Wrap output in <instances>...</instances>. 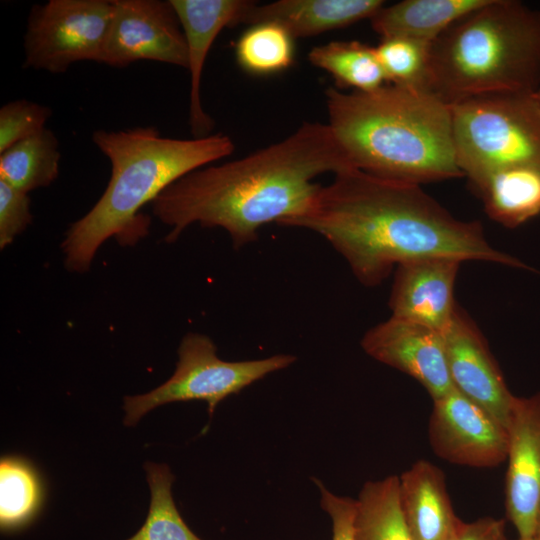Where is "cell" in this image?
Wrapping results in <instances>:
<instances>
[{
	"mask_svg": "<svg viewBox=\"0 0 540 540\" xmlns=\"http://www.w3.org/2000/svg\"><path fill=\"white\" fill-rule=\"evenodd\" d=\"M361 347L373 359L414 378L432 400L454 388L440 331L391 316L364 334Z\"/></svg>",
	"mask_w": 540,
	"mask_h": 540,
	"instance_id": "13",
	"label": "cell"
},
{
	"mask_svg": "<svg viewBox=\"0 0 540 540\" xmlns=\"http://www.w3.org/2000/svg\"><path fill=\"white\" fill-rule=\"evenodd\" d=\"M431 43L393 37L375 47L386 81L397 86L429 90Z\"/></svg>",
	"mask_w": 540,
	"mask_h": 540,
	"instance_id": "26",
	"label": "cell"
},
{
	"mask_svg": "<svg viewBox=\"0 0 540 540\" xmlns=\"http://www.w3.org/2000/svg\"><path fill=\"white\" fill-rule=\"evenodd\" d=\"M457 164L472 186L496 171L540 168V109L533 93H495L451 105Z\"/></svg>",
	"mask_w": 540,
	"mask_h": 540,
	"instance_id": "6",
	"label": "cell"
},
{
	"mask_svg": "<svg viewBox=\"0 0 540 540\" xmlns=\"http://www.w3.org/2000/svg\"><path fill=\"white\" fill-rule=\"evenodd\" d=\"M535 535H540V509H539L538 518H537V526H536V534Z\"/></svg>",
	"mask_w": 540,
	"mask_h": 540,
	"instance_id": "32",
	"label": "cell"
},
{
	"mask_svg": "<svg viewBox=\"0 0 540 540\" xmlns=\"http://www.w3.org/2000/svg\"><path fill=\"white\" fill-rule=\"evenodd\" d=\"M442 335L454 388L486 410L507 429L516 396L507 387L478 327L457 306Z\"/></svg>",
	"mask_w": 540,
	"mask_h": 540,
	"instance_id": "12",
	"label": "cell"
},
{
	"mask_svg": "<svg viewBox=\"0 0 540 540\" xmlns=\"http://www.w3.org/2000/svg\"><path fill=\"white\" fill-rule=\"evenodd\" d=\"M507 431L506 515L518 538H530L540 509V391L515 397Z\"/></svg>",
	"mask_w": 540,
	"mask_h": 540,
	"instance_id": "11",
	"label": "cell"
},
{
	"mask_svg": "<svg viewBox=\"0 0 540 540\" xmlns=\"http://www.w3.org/2000/svg\"><path fill=\"white\" fill-rule=\"evenodd\" d=\"M295 361L292 354L225 361L217 356V347L209 336L189 332L180 342L172 376L147 393L124 397L123 423L132 427L157 407L192 400L206 402L211 417L224 399Z\"/></svg>",
	"mask_w": 540,
	"mask_h": 540,
	"instance_id": "7",
	"label": "cell"
},
{
	"mask_svg": "<svg viewBox=\"0 0 540 540\" xmlns=\"http://www.w3.org/2000/svg\"><path fill=\"white\" fill-rule=\"evenodd\" d=\"M186 45L190 74L189 125L194 138L211 134L213 119L201 104L200 85L208 52L225 27L240 24L247 9L254 3L246 0H170Z\"/></svg>",
	"mask_w": 540,
	"mask_h": 540,
	"instance_id": "15",
	"label": "cell"
},
{
	"mask_svg": "<svg viewBox=\"0 0 540 540\" xmlns=\"http://www.w3.org/2000/svg\"><path fill=\"white\" fill-rule=\"evenodd\" d=\"M354 168L329 124L304 123L285 139L243 158L196 169L165 188L153 214L175 242L193 223L219 227L239 249L258 230L302 214L319 190L313 179Z\"/></svg>",
	"mask_w": 540,
	"mask_h": 540,
	"instance_id": "2",
	"label": "cell"
},
{
	"mask_svg": "<svg viewBox=\"0 0 540 540\" xmlns=\"http://www.w3.org/2000/svg\"><path fill=\"white\" fill-rule=\"evenodd\" d=\"M384 6L381 0H280L247 9L240 24L276 23L293 38L311 37L370 19Z\"/></svg>",
	"mask_w": 540,
	"mask_h": 540,
	"instance_id": "17",
	"label": "cell"
},
{
	"mask_svg": "<svg viewBox=\"0 0 540 540\" xmlns=\"http://www.w3.org/2000/svg\"><path fill=\"white\" fill-rule=\"evenodd\" d=\"M150 503L144 524L126 540H202L185 523L172 495L174 475L165 463L144 464Z\"/></svg>",
	"mask_w": 540,
	"mask_h": 540,
	"instance_id": "23",
	"label": "cell"
},
{
	"mask_svg": "<svg viewBox=\"0 0 540 540\" xmlns=\"http://www.w3.org/2000/svg\"><path fill=\"white\" fill-rule=\"evenodd\" d=\"M113 16L112 0L34 5L24 34V66L59 74L79 61L101 63Z\"/></svg>",
	"mask_w": 540,
	"mask_h": 540,
	"instance_id": "8",
	"label": "cell"
},
{
	"mask_svg": "<svg viewBox=\"0 0 540 540\" xmlns=\"http://www.w3.org/2000/svg\"><path fill=\"white\" fill-rule=\"evenodd\" d=\"M92 141L110 161L111 177L61 243L65 268L76 273L89 270L97 250L111 237L122 246L136 244L148 234L149 218L139 214L144 205L181 177L234 151L233 141L222 133L174 139L162 137L154 126L99 129Z\"/></svg>",
	"mask_w": 540,
	"mask_h": 540,
	"instance_id": "4",
	"label": "cell"
},
{
	"mask_svg": "<svg viewBox=\"0 0 540 540\" xmlns=\"http://www.w3.org/2000/svg\"><path fill=\"white\" fill-rule=\"evenodd\" d=\"M308 60L331 74L340 87L371 91L387 82L375 47L359 41H332L316 46L308 53Z\"/></svg>",
	"mask_w": 540,
	"mask_h": 540,
	"instance_id": "22",
	"label": "cell"
},
{
	"mask_svg": "<svg viewBox=\"0 0 540 540\" xmlns=\"http://www.w3.org/2000/svg\"><path fill=\"white\" fill-rule=\"evenodd\" d=\"M329 126L352 166L421 185L462 177L451 105L430 91L385 84L371 91H325Z\"/></svg>",
	"mask_w": 540,
	"mask_h": 540,
	"instance_id": "3",
	"label": "cell"
},
{
	"mask_svg": "<svg viewBox=\"0 0 540 540\" xmlns=\"http://www.w3.org/2000/svg\"><path fill=\"white\" fill-rule=\"evenodd\" d=\"M30 197L0 180V248L9 246L32 221Z\"/></svg>",
	"mask_w": 540,
	"mask_h": 540,
	"instance_id": "28",
	"label": "cell"
},
{
	"mask_svg": "<svg viewBox=\"0 0 540 540\" xmlns=\"http://www.w3.org/2000/svg\"><path fill=\"white\" fill-rule=\"evenodd\" d=\"M60 159L56 135L44 128L0 153V180L26 193L47 187L58 177Z\"/></svg>",
	"mask_w": 540,
	"mask_h": 540,
	"instance_id": "21",
	"label": "cell"
},
{
	"mask_svg": "<svg viewBox=\"0 0 540 540\" xmlns=\"http://www.w3.org/2000/svg\"><path fill=\"white\" fill-rule=\"evenodd\" d=\"M114 16L101 63L125 68L151 60L187 69V45L170 0H112Z\"/></svg>",
	"mask_w": 540,
	"mask_h": 540,
	"instance_id": "9",
	"label": "cell"
},
{
	"mask_svg": "<svg viewBox=\"0 0 540 540\" xmlns=\"http://www.w3.org/2000/svg\"><path fill=\"white\" fill-rule=\"evenodd\" d=\"M517 540H540V535H535L530 538H518Z\"/></svg>",
	"mask_w": 540,
	"mask_h": 540,
	"instance_id": "33",
	"label": "cell"
},
{
	"mask_svg": "<svg viewBox=\"0 0 540 540\" xmlns=\"http://www.w3.org/2000/svg\"><path fill=\"white\" fill-rule=\"evenodd\" d=\"M428 435L434 453L452 464L491 468L507 459V429L455 388L433 399Z\"/></svg>",
	"mask_w": 540,
	"mask_h": 540,
	"instance_id": "10",
	"label": "cell"
},
{
	"mask_svg": "<svg viewBox=\"0 0 540 540\" xmlns=\"http://www.w3.org/2000/svg\"><path fill=\"white\" fill-rule=\"evenodd\" d=\"M455 540H507L505 520L490 516L478 518L466 523Z\"/></svg>",
	"mask_w": 540,
	"mask_h": 540,
	"instance_id": "30",
	"label": "cell"
},
{
	"mask_svg": "<svg viewBox=\"0 0 540 540\" xmlns=\"http://www.w3.org/2000/svg\"><path fill=\"white\" fill-rule=\"evenodd\" d=\"M473 187L481 196L486 213L508 228H515L540 213L539 167L502 169Z\"/></svg>",
	"mask_w": 540,
	"mask_h": 540,
	"instance_id": "19",
	"label": "cell"
},
{
	"mask_svg": "<svg viewBox=\"0 0 540 540\" xmlns=\"http://www.w3.org/2000/svg\"><path fill=\"white\" fill-rule=\"evenodd\" d=\"M533 97L540 109V87L533 93Z\"/></svg>",
	"mask_w": 540,
	"mask_h": 540,
	"instance_id": "31",
	"label": "cell"
},
{
	"mask_svg": "<svg viewBox=\"0 0 540 540\" xmlns=\"http://www.w3.org/2000/svg\"><path fill=\"white\" fill-rule=\"evenodd\" d=\"M281 225L321 235L368 287L379 285L397 265L426 257L529 269L495 249L479 222L455 218L419 184L357 168L335 174L330 184L320 186L302 214Z\"/></svg>",
	"mask_w": 540,
	"mask_h": 540,
	"instance_id": "1",
	"label": "cell"
},
{
	"mask_svg": "<svg viewBox=\"0 0 540 540\" xmlns=\"http://www.w3.org/2000/svg\"><path fill=\"white\" fill-rule=\"evenodd\" d=\"M540 87V10L487 0L430 48L429 90L449 105L486 94Z\"/></svg>",
	"mask_w": 540,
	"mask_h": 540,
	"instance_id": "5",
	"label": "cell"
},
{
	"mask_svg": "<svg viewBox=\"0 0 540 540\" xmlns=\"http://www.w3.org/2000/svg\"><path fill=\"white\" fill-rule=\"evenodd\" d=\"M235 55L239 66L248 73L274 74L292 65L294 38L276 23L254 24L237 40Z\"/></svg>",
	"mask_w": 540,
	"mask_h": 540,
	"instance_id": "25",
	"label": "cell"
},
{
	"mask_svg": "<svg viewBox=\"0 0 540 540\" xmlns=\"http://www.w3.org/2000/svg\"><path fill=\"white\" fill-rule=\"evenodd\" d=\"M355 500L354 540H413L402 512L399 476L365 482Z\"/></svg>",
	"mask_w": 540,
	"mask_h": 540,
	"instance_id": "20",
	"label": "cell"
},
{
	"mask_svg": "<svg viewBox=\"0 0 540 540\" xmlns=\"http://www.w3.org/2000/svg\"><path fill=\"white\" fill-rule=\"evenodd\" d=\"M52 109L39 103L18 99L0 108V153L45 127Z\"/></svg>",
	"mask_w": 540,
	"mask_h": 540,
	"instance_id": "27",
	"label": "cell"
},
{
	"mask_svg": "<svg viewBox=\"0 0 540 540\" xmlns=\"http://www.w3.org/2000/svg\"><path fill=\"white\" fill-rule=\"evenodd\" d=\"M487 0H404L383 6L371 18L381 39L403 37L432 43Z\"/></svg>",
	"mask_w": 540,
	"mask_h": 540,
	"instance_id": "18",
	"label": "cell"
},
{
	"mask_svg": "<svg viewBox=\"0 0 540 540\" xmlns=\"http://www.w3.org/2000/svg\"><path fill=\"white\" fill-rule=\"evenodd\" d=\"M314 482L320 492V506L331 521V540H354L356 500L331 492L319 479H314Z\"/></svg>",
	"mask_w": 540,
	"mask_h": 540,
	"instance_id": "29",
	"label": "cell"
},
{
	"mask_svg": "<svg viewBox=\"0 0 540 540\" xmlns=\"http://www.w3.org/2000/svg\"><path fill=\"white\" fill-rule=\"evenodd\" d=\"M461 264L448 257H426L397 265L389 298L392 315L443 332L457 305L454 286Z\"/></svg>",
	"mask_w": 540,
	"mask_h": 540,
	"instance_id": "14",
	"label": "cell"
},
{
	"mask_svg": "<svg viewBox=\"0 0 540 540\" xmlns=\"http://www.w3.org/2000/svg\"><path fill=\"white\" fill-rule=\"evenodd\" d=\"M42 500L34 468L18 456L0 461V527L11 532L26 526L36 515Z\"/></svg>",
	"mask_w": 540,
	"mask_h": 540,
	"instance_id": "24",
	"label": "cell"
},
{
	"mask_svg": "<svg viewBox=\"0 0 540 540\" xmlns=\"http://www.w3.org/2000/svg\"><path fill=\"white\" fill-rule=\"evenodd\" d=\"M403 516L413 540H455L465 526L455 513L440 468L418 460L399 476Z\"/></svg>",
	"mask_w": 540,
	"mask_h": 540,
	"instance_id": "16",
	"label": "cell"
}]
</instances>
